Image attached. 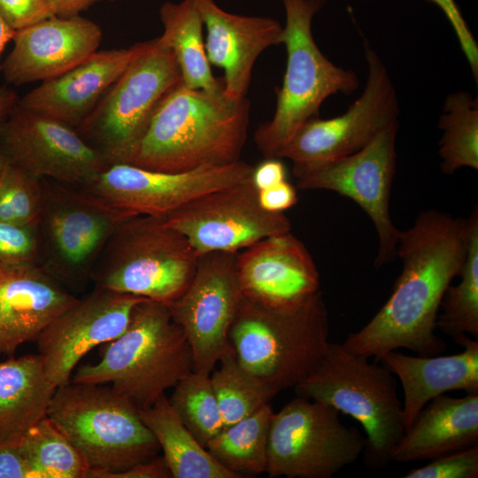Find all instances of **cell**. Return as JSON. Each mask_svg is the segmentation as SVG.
Masks as SVG:
<instances>
[{"mask_svg": "<svg viewBox=\"0 0 478 478\" xmlns=\"http://www.w3.org/2000/svg\"><path fill=\"white\" fill-rule=\"evenodd\" d=\"M210 374L211 384L224 427L259 410L274 398L238 363L232 347L220 358Z\"/></svg>", "mask_w": 478, "mask_h": 478, "instance_id": "cell-33", "label": "cell"}, {"mask_svg": "<svg viewBox=\"0 0 478 478\" xmlns=\"http://www.w3.org/2000/svg\"><path fill=\"white\" fill-rule=\"evenodd\" d=\"M42 200V179L12 162L0 180V220L37 227Z\"/></svg>", "mask_w": 478, "mask_h": 478, "instance_id": "cell-35", "label": "cell"}, {"mask_svg": "<svg viewBox=\"0 0 478 478\" xmlns=\"http://www.w3.org/2000/svg\"><path fill=\"white\" fill-rule=\"evenodd\" d=\"M181 82L172 51L158 38L136 52L77 132L109 165L128 164L164 96Z\"/></svg>", "mask_w": 478, "mask_h": 478, "instance_id": "cell-9", "label": "cell"}, {"mask_svg": "<svg viewBox=\"0 0 478 478\" xmlns=\"http://www.w3.org/2000/svg\"><path fill=\"white\" fill-rule=\"evenodd\" d=\"M478 442V393L462 397L445 394L428 402L405 429L391 460L433 459Z\"/></svg>", "mask_w": 478, "mask_h": 478, "instance_id": "cell-25", "label": "cell"}, {"mask_svg": "<svg viewBox=\"0 0 478 478\" xmlns=\"http://www.w3.org/2000/svg\"><path fill=\"white\" fill-rule=\"evenodd\" d=\"M443 297L436 327L456 343L470 335L478 339V210L466 218V251L459 275Z\"/></svg>", "mask_w": 478, "mask_h": 478, "instance_id": "cell-30", "label": "cell"}, {"mask_svg": "<svg viewBox=\"0 0 478 478\" xmlns=\"http://www.w3.org/2000/svg\"><path fill=\"white\" fill-rule=\"evenodd\" d=\"M260 206L271 212H284L298 200L297 188L285 181L272 188L258 190Z\"/></svg>", "mask_w": 478, "mask_h": 478, "instance_id": "cell-42", "label": "cell"}, {"mask_svg": "<svg viewBox=\"0 0 478 478\" xmlns=\"http://www.w3.org/2000/svg\"><path fill=\"white\" fill-rule=\"evenodd\" d=\"M206 30L204 41L211 66L220 68L225 94L246 96L253 66L263 51L281 44V23L266 16L228 12L214 0H193Z\"/></svg>", "mask_w": 478, "mask_h": 478, "instance_id": "cell-22", "label": "cell"}, {"mask_svg": "<svg viewBox=\"0 0 478 478\" xmlns=\"http://www.w3.org/2000/svg\"><path fill=\"white\" fill-rule=\"evenodd\" d=\"M405 478H477V444L443 454L420 467L409 470Z\"/></svg>", "mask_w": 478, "mask_h": 478, "instance_id": "cell-37", "label": "cell"}, {"mask_svg": "<svg viewBox=\"0 0 478 478\" xmlns=\"http://www.w3.org/2000/svg\"><path fill=\"white\" fill-rule=\"evenodd\" d=\"M366 437L329 405L296 397L274 412L266 473L271 478H330L364 452Z\"/></svg>", "mask_w": 478, "mask_h": 478, "instance_id": "cell-11", "label": "cell"}, {"mask_svg": "<svg viewBox=\"0 0 478 478\" xmlns=\"http://www.w3.org/2000/svg\"><path fill=\"white\" fill-rule=\"evenodd\" d=\"M79 298L42 265L0 266V354L13 357Z\"/></svg>", "mask_w": 478, "mask_h": 478, "instance_id": "cell-21", "label": "cell"}, {"mask_svg": "<svg viewBox=\"0 0 478 478\" xmlns=\"http://www.w3.org/2000/svg\"><path fill=\"white\" fill-rule=\"evenodd\" d=\"M0 146L35 176L76 187L110 166L74 127L19 104L0 128Z\"/></svg>", "mask_w": 478, "mask_h": 478, "instance_id": "cell-17", "label": "cell"}, {"mask_svg": "<svg viewBox=\"0 0 478 478\" xmlns=\"http://www.w3.org/2000/svg\"><path fill=\"white\" fill-rule=\"evenodd\" d=\"M367 77L361 95L343 114L319 115L305 122L279 152L293 163L296 176L332 160L353 154L381 132L398 123L399 106L388 70L365 41Z\"/></svg>", "mask_w": 478, "mask_h": 478, "instance_id": "cell-12", "label": "cell"}, {"mask_svg": "<svg viewBox=\"0 0 478 478\" xmlns=\"http://www.w3.org/2000/svg\"><path fill=\"white\" fill-rule=\"evenodd\" d=\"M438 127L441 170L451 175L462 167L478 169V101L468 91L446 96Z\"/></svg>", "mask_w": 478, "mask_h": 478, "instance_id": "cell-31", "label": "cell"}, {"mask_svg": "<svg viewBox=\"0 0 478 478\" xmlns=\"http://www.w3.org/2000/svg\"><path fill=\"white\" fill-rule=\"evenodd\" d=\"M252 169L241 159L181 172L112 164L81 188L135 214L164 218L202 195L250 180Z\"/></svg>", "mask_w": 478, "mask_h": 478, "instance_id": "cell-16", "label": "cell"}, {"mask_svg": "<svg viewBox=\"0 0 478 478\" xmlns=\"http://www.w3.org/2000/svg\"><path fill=\"white\" fill-rule=\"evenodd\" d=\"M168 400L185 427L205 448L224 427L210 374L191 372L173 387Z\"/></svg>", "mask_w": 478, "mask_h": 478, "instance_id": "cell-34", "label": "cell"}, {"mask_svg": "<svg viewBox=\"0 0 478 478\" xmlns=\"http://www.w3.org/2000/svg\"><path fill=\"white\" fill-rule=\"evenodd\" d=\"M146 299L95 287L51 321L35 342L55 386L68 384L89 351L118 337L127 327L135 307Z\"/></svg>", "mask_w": 478, "mask_h": 478, "instance_id": "cell-18", "label": "cell"}, {"mask_svg": "<svg viewBox=\"0 0 478 478\" xmlns=\"http://www.w3.org/2000/svg\"><path fill=\"white\" fill-rule=\"evenodd\" d=\"M274 412L267 404L254 413L223 427L209 441L207 451L240 478L266 473L268 434Z\"/></svg>", "mask_w": 478, "mask_h": 478, "instance_id": "cell-29", "label": "cell"}, {"mask_svg": "<svg viewBox=\"0 0 478 478\" xmlns=\"http://www.w3.org/2000/svg\"><path fill=\"white\" fill-rule=\"evenodd\" d=\"M237 253L200 255L190 283L168 304L173 320L191 347L195 372L210 374L231 348L229 331L243 299Z\"/></svg>", "mask_w": 478, "mask_h": 478, "instance_id": "cell-14", "label": "cell"}, {"mask_svg": "<svg viewBox=\"0 0 478 478\" xmlns=\"http://www.w3.org/2000/svg\"><path fill=\"white\" fill-rule=\"evenodd\" d=\"M164 220L188 239L199 256L239 252L263 238L291 231L284 212L260 206L251 179L202 195Z\"/></svg>", "mask_w": 478, "mask_h": 478, "instance_id": "cell-15", "label": "cell"}, {"mask_svg": "<svg viewBox=\"0 0 478 478\" xmlns=\"http://www.w3.org/2000/svg\"><path fill=\"white\" fill-rule=\"evenodd\" d=\"M457 343L463 350L456 354L412 356L392 351L376 359L401 384L405 429L432 399L452 390L478 393V341L465 336Z\"/></svg>", "mask_w": 478, "mask_h": 478, "instance_id": "cell-24", "label": "cell"}, {"mask_svg": "<svg viewBox=\"0 0 478 478\" xmlns=\"http://www.w3.org/2000/svg\"><path fill=\"white\" fill-rule=\"evenodd\" d=\"M285 11L281 44L287 51L281 86L276 88L273 118L258 127L254 140L265 158H277L295 132L318 116L330 96L351 95L358 88L357 74L335 66L315 42L312 24L326 0H281Z\"/></svg>", "mask_w": 478, "mask_h": 478, "instance_id": "cell-6", "label": "cell"}, {"mask_svg": "<svg viewBox=\"0 0 478 478\" xmlns=\"http://www.w3.org/2000/svg\"><path fill=\"white\" fill-rule=\"evenodd\" d=\"M19 97L9 88H0V128L18 106Z\"/></svg>", "mask_w": 478, "mask_h": 478, "instance_id": "cell-45", "label": "cell"}, {"mask_svg": "<svg viewBox=\"0 0 478 478\" xmlns=\"http://www.w3.org/2000/svg\"><path fill=\"white\" fill-rule=\"evenodd\" d=\"M136 50L137 43L96 51L73 69L42 81L19 98V104L76 128L124 72Z\"/></svg>", "mask_w": 478, "mask_h": 478, "instance_id": "cell-23", "label": "cell"}, {"mask_svg": "<svg viewBox=\"0 0 478 478\" xmlns=\"http://www.w3.org/2000/svg\"><path fill=\"white\" fill-rule=\"evenodd\" d=\"M0 478H32L20 439L0 443Z\"/></svg>", "mask_w": 478, "mask_h": 478, "instance_id": "cell-41", "label": "cell"}, {"mask_svg": "<svg viewBox=\"0 0 478 478\" xmlns=\"http://www.w3.org/2000/svg\"><path fill=\"white\" fill-rule=\"evenodd\" d=\"M100 357L80 366L71 382L110 384L140 410L194 371L191 347L168 304L150 299L135 307L126 329L102 345Z\"/></svg>", "mask_w": 478, "mask_h": 478, "instance_id": "cell-3", "label": "cell"}, {"mask_svg": "<svg viewBox=\"0 0 478 478\" xmlns=\"http://www.w3.org/2000/svg\"><path fill=\"white\" fill-rule=\"evenodd\" d=\"M56 389L39 354L0 362V443L21 439L47 416Z\"/></svg>", "mask_w": 478, "mask_h": 478, "instance_id": "cell-26", "label": "cell"}, {"mask_svg": "<svg viewBox=\"0 0 478 478\" xmlns=\"http://www.w3.org/2000/svg\"><path fill=\"white\" fill-rule=\"evenodd\" d=\"M47 415L82 456L89 474L123 471L160 451L140 409L105 384L58 387Z\"/></svg>", "mask_w": 478, "mask_h": 478, "instance_id": "cell-7", "label": "cell"}, {"mask_svg": "<svg viewBox=\"0 0 478 478\" xmlns=\"http://www.w3.org/2000/svg\"><path fill=\"white\" fill-rule=\"evenodd\" d=\"M105 0H47L54 16L60 18H70L79 16L80 13L92 4ZM121 1V0H106Z\"/></svg>", "mask_w": 478, "mask_h": 478, "instance_id": "cell-44", "label": "cell"}, {"mask_svg": "<svg viewBox=\"0 0 478 478\" xmlns=\"http://www.w3.org/2000/svg\"><path fill=\"white\" fill-rule=\"evenodd\" d=\"M155 436L173 478H240L220 465L189 432L166 394L140 410Z\"/></svg>", "mask_w": 478, "mask_h": 478, "instance_id": "cell-27", "label": "cell"}, {"mask_svg": "<svg viewBox=\"0 0 478 478\" xmlns=\"http://www.w3.org/2000/svg\"><path fill=\"white\" fill-rule=\"evenodd\" d=\"M249 121L246 96L211 94L181 81L157 105L128 164L181 172L236 162L247 140Z\"/></svg>", "mask_w": 478, "mask_h": 478, "instance_id": "cell-2", "label": "cell"}, {"mask_svg": "<svg viewBox=\"0 0 478 478\" xmlns=\"http://www.w3.org/2000/svg\"><path fill=\"white\" fill-rule=\"evenodd\" d=\"M15 32L16 31H14L12 27H10L9 25L4 21V19L0 15V73H2V63H1L2 53L6 44L9 42V41L12 40Z\"/></svg>", "mask_w": 478, "mask_h": 478, "instance_id": "cell-46", "label": "cell"}, {"mask_svg": "<svg viewBox=\"0 0 478 478\" xmlns=\"http://www.w3.org/2000/svg\"><path fill=\"white\" fill-rule=\"evenodd\" d=\"M163 34L158 41L173 54L182 83L211 94L224 92L208 61L203 35L204 24L193 0L166 2L159 9Z\"/></svg>", "mask_w": 478, "mask_h": 478, "instance_id": "cell-28", "label": "cell"}, {"mask_svg": "<svg viewBox=\"0 0 478 478\" xmlns=\"http://www.w3.org/2000/svg\"><path fill=\"white\" fill-rule=\"evenodd\" d=\"M466 251V219L434 209L421 212L400 231L397 256L402 271L388 300L359 330L342 343L351 352L379 358L406 349L420 356L447 349L436 335L440 305L461 269Z\"/></svg>", "mask_w": 478, "mask_h": 478, "instance_id": "cell-1", "label": "cell"}, {"mask_svg": "<svg viewBox=\"0 0 478 478\" xmlns=\"http://www.w3.org/2000/svg\"><path fill=\"white\" fill-rule=\"evenodd\" d=\"M436 4L449 20L475 82L478 81V44L455 0H427Z\"/></svg>", "mask_w": 478, "mask_h": 478, "instance_id": "cell-39", "label": "cell"}, {"mask_svg": "<svg viewBox=\"0 0 478 478\" xmlns=\"http://www.w3.org/2000/svg\"><path fill=\"white\" fill-rule=\"evenodd\" d=\"M0 15L14 31L54 16L47 0H0Z\"/></svg>", "mask_w": 478, "mask_h": 478, "instance_id": "cell-38", "label": "cell"}, {"mask_svg": "<svg viewBox=\"0 0 478 478\" xmlns=\"http://www.w3.org/2000/svg\"><path fill=\"white\" fill-rule=\"evenodd\" d=\"M245 299L272 310H289L320 291V274L305 245L291 231L259 240L237 253Z\"/></svg>", "mask_w": 478, "mask_h": 478, "instance_id": "cell-19", "label": "cell"}, {"mask_svg": "<svg viewBox=\"0 0 478 478\" xmlns=\"http://www.w3.org/2000/svg\"><path fill=\"white\" fill-rule=\"evenodd\" d=\"M20 447L32 478H88L84 459L48 415L23 435Z\"/></svg>", "mask_w": 478, "mask_h": 478, "instance_id": "cell-32", "label": "cell"}, {"mask_svg": "<svg viewBox=\"0 0 478 478\" xmlns=\"http://www.w3.org/2000/svg\"><path fill=\"white\" fill-rule=\"evenodd\" d=\"M369 358L330 342L317 367L294 389L297 397L329 405L356 420L366 435L364 463L378 470L391 461L405 427L396 376Z\"/></svg>", "mask_w": 478, "mask_h": 478, "instance_id": "cell-5", "label": "cell"}, {"mask_svg": "<svg viewBox=\"0 0 478 478\" xmlns=\"http://www.w3.org/2000/svg\"><path fill=\"white\" fill-rule=\"evenodd\" d=\"M169 467L163 456L137 463L123 471L91 472L88 478H171Z\"/></svg>", "mask_w": 478, "mask_h": 478, "instance_id": "cell-40", "label": "cell"}, {"mask_svg": "<svg viewBox=\"0 0 478 478\" xmlns=\"http://www.w3.org/2000/svg\"><path fill=\"white\" fill-rule=\"evenodd\" d=\"M328 335V312L320 290L289 310L267 309L243 297L228 339L241 366L274 397L313 372Z\"/></svg>", "mask_w": 478, "mask_h": 478, "instance_id": "cell-4", "label": "cell"}, {"mask_svg": "<svg viewBox=\"0 0 478 478\" xmlns=\"http://www.w3.org/2000/svg\"><path fill=\"white\" fill-rule=\"evenodd\" d=\"M198 258L164 218L135 215L110 237L90 280L97 288L170 304L190 283Z\"/></svg>", "mask_w": 478, "mask_h": 478, "instance_id": "cell-8", "label": "cell"}, {"mask_svg": "<svg viewBox=\"0 0 478 478\" xmlns=\"http://www.w3.org/2000/svg\"><path fill=\"white\" fill-rule=\"evenodd\" d=\"M398 123L381 132L360 150L296 176L300 189H325L348 197L374 223L379 237L374 266L381 268L397 257L400 230L394 225L389 202L397 169Z\"/></svg>", "mask_w": 478, "mask_h": 478, "instance_id": "cell-13", "label": "cell"}, {"mask_svg": "<svg viewBox=\"0 0 478 478\" xmlns=\"http://www.w3.org/2000/svg\"><path fill=\"white\" fill-rule=\"evenodd\" d=\"M285 165L278 158H266L253 166L251 181L258 190L266 189L287 181Z\"/></svg>", "mask_w": 478, "mask_h": 478, "instance_id": "cell-43", "label": "cell"}, {"mask_svg": "<svg viewBox=\"0 0 478 478\" xmlns=\"http://www.w3.org/2000/svg\"><path fill=\"white\" fill-rule=\"evenodd\" d=\"M102 40L101 27L89 19L53 16L15 32L2 73L16 86L47 81L85 61Z\"/></svg>", "mask_w": 478, "mask_h": 478, "instance_id": "cell-20", "label": "cell"}, {"mask_svg": "<svg viewBox=\"0 0 478 478\" xmlns=\"http://www.w3.org/2000/svg\"><path fill=\"white\" fill-rule=\"evenodd\" d=\"M12 163L9 156L6 154V152L4 150V149L0 146V180L8 167V166Z\"/></svg>", "mask_w": 478, "mask_h": 478, "instance_id": "cell-47", "label": "cell"}, {"mask_svg": "<svg viewBox=\"0 0 478 478\" xmlns=\"http://www.w3.org/2000/svg\"><path fill=\"white\" fill-rule=\"evenodd\" d=\"M41 264L37 227L0 220V266Z\"/></svg>", "mask_w": 478, "mask_h": 478, "instance_id": "cell-36", "label": "cell"}, {"mask_svg": "<svg viewBox=\"0 0 478 478\" xmlns=\"http://www.w3.org/2000/svg\"><path fill=\"white\" fill-rule=\"evenodd\" d=\"M42 207L37 224L41 265L64 285L90 280L108 240L137 215L83 188L42 179Z\"/></svg>", "mask_w": 478, "mask_h": 478, "instance_id": "cell-10", "label": "cell"}]
</instances>
